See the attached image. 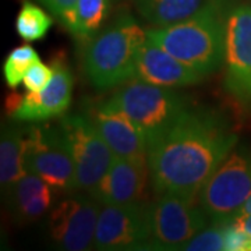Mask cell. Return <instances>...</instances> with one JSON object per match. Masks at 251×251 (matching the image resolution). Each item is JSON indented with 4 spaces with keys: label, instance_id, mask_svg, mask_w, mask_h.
<instances>
[{
    "label": "cell",
    "instance_id": "cell-9",
    "mask_svg": "<svg viewBox=\"0 0 251 251\" xmlns=\"http://www.w3.org/2000/svg\"><path fill=\"white\" fill-rule=\"evenodd\" d=\"M102 204L91 193L74 191L60 200L48 216V233L62 250L85 251L95 246Z\"/></svg>",
    "mask_w": 251,
    "mask_h": 251
},
{
    "label": "cell",
    "instance_id": "cell-22",
    "mask_svg": "<svg viewBox=\"0 0 251 251\" xmlns=\"http://www.w3.org/2000/svg\"><path fill=\"white\" fill-rule=\"evenodd\" d=\"M225 224L226 222H212L191 240H188L181 250L225 251Z\"/></svg>",
    "mask_w": 251,
    "mask_h": 251
},
{
    "label": "cell",
    "instance_id": "cell-18",
    "mask_svg": "<svg viewBox=\"0 0 251 251\" xmlns=\"http://www.w3.org/2000/svg\"><path fill=\"white\" fill-rule=\"evenodd\" d=\"M211 0H137V10L155 27H165L194 16Z\"/></svg>",
    "mask_w": 251,
    "mask_h": 251
},
{
    "label": "cell",
    "instance_id": "cell-23",
    "mask_svg": "<svg viewBox=\"0 0 251 251\" xmlns=\"http://www.w3.org/2000/svg\"><path fill=\"white\" fill-rule=\"evenodd\" d=\"M225 251H251V233L233 219L225 224Z\"/></svg>",
    "mask_w": 251,
    "mask_h": 251
},
{
    "label": "cell",
    "instance_id": "cell-19",
    "mask_svg": "<svg viewBox=\"0 0 251 251\" xmlns=\"http://www.w3.org/2000/svg\"><path fill=\"white\" fill-rule=\"evenodd\" d=\"M109 11V0H77L63 24L78 38L94 36L103 24Z\"/></svg>",
    "mask_w": 251,
    "mask_h": 251
},
{
    "label": "cell",
    "instance_id": "cell-10",
    "mask_svg": "<svg viewBox=\"0 0 251 251\" xmlns=\"http://www.w3.org/2000/svg\"><path fill=\"white\" fill-rule=\"evenodd\" d=\"M150 243L148 206L141 202L102 205L95 232L98 250H145Z\"/></svg>",
    "mask_w": 251,
    "mask_h": 251
},
{
    "label": "cell",
    "instance_id": "cell-7",
    "mask_svg": "<svg viewBox=\"0 0 251 251\" xmlns=\"http://www.w3.org/2000/svg\"><path fill=\"white\" fill-rule=\"evenodd\" d=\"M24 166L57 193L75 191V165L59 126H34L27 131Z\"/></svg>",
    "mask_w": 251,
    "mask_h": 251
},
{
    "label": "cell",
    "instance_id": "cell-6",
    "mask_svg": "<svg viewBox=\"0 0 251 251\" xmlns=\"http://www.w3.org/2000/svg\"><path fill=\"white\" fill-rule=\"evenodd\" d=\"M251 194V156L232 151L206 180L198 202L212 222H227L239 215Z\"/></svg>",
    "mask_w": 251,
    "mask_h": 251
},
{
    "label": "cell",
    "instance_id": "cell-21",
    "mask_svg": "<svg viewBox=\"0 0 251 251\" xmlns=\"http://www.w3.org/2000/svg\"><path fill=\"white\" fill-rule=\"evenodd\" d=\"M39 59L36 50L29 45H23L11 50L7 56L6 62L3 64V74L6 84L9 88L14 90L17 88L18 84L23 82L24 75L29 69V66Z\"/></svg>",
    "mask_w": 251,
    "mask_h": 251
},
{
    "label": "cell",
    "instance_id": "cell-17",
    "mask_svg": "<svg viewBox=\"0 0 251 251\" xmlns=\"http://www.w3.org/2000/svg\"><path fill=\"white\" fill-rule=\"evenodd\" d=\"M25 137L27 134L16 125H3L0 140V183L6 197H9L13 187L28 173L24 166Z\"/></svg>",
    "mask_w": 251,
    "mask_h": 251
},
{
    "label": "cell",
    "instance_id": "cell-11",
    "mask_svg": "<svg viewBox=\"0 0 251 251\" xmlns=\"http://www.w3.org/2000/svg\"><path fill=\"white\" fill-rule=\"evenodd\" d=\"M225 88L251 105V6L240 4L226 17Z\"/></svg>",
    "mask_w": 251,
    "mask_h": 251
},
{
    "label": "cell",
    "instance_id": "cell-16",
    "mask_svg": "<svg viewBox=\"0 0 251 251\" xmlns=\"http://www.w3.org/2000/svg\"><path fill=\"white\" fill-rule=\"evenodd\" d=\"M53 191L45 180L27 173L13 187L7 200L18 221L31 222L50 209L53 204Z\"/></svg>",
    "mask_w": 251,
    "mask_h": 251
},
{
    "label": "cell",
    "instance_id": "cell-4",
    "mask_svg": "<svg viewBox=\"0 0 251 251\" xmlns=\"http://www.w3.org/2000/svg\"><path fill=\"white\" fill-rule=\"evenodd\" d=\"M109 99L134 122L148 144L166 131L188 109L187 100L172 88L140 78L122 84Z\"/></svg>",
    "mask_w": 251,
    "mask_h": 251
},
{
    "label": "cell",
    "instance_id": "cell-13",
    "mask_svg": "<svg viewBox=\"0 0 251 251\" xmlns=\"http://www.w3.org/2000/svg\"><path fill=\"white\" fill-rule=\"evenodd\" d=\"M150 168L147 155L137 158H115L108 173L91 193L102 205L141 202L147 191Z\"/></svg>",
    "mask_w": 251,
    "mask_h": 251
},
{
    "label": "cell",
    "instance_id": "cell-26",
    "mask_svg": "<svg viewBox=\"0 0 251 251\" xmlns=\"http://www.w3.org/2000/svg\"><path fill=\"white\" fill-rule=\"evenodd\" d=\"M233 221L251 233V215H237L234 216Z\"/></svg>",
    "mask_w": 251,
    "mask_h": 251
},
{
    "label": "cell",
    "instance_id": "cell-1",
    "mask_svg": "<svg viewBox=\"0 0 251 251\" xmlns=\"http://www.w3.org/2000/svg\"><path fill=\"white\" fill-rule=\"evenodd\" d=\"M237 135L215 112L187 109L148 144L153 191L197 198L202 186L233 151Z\"/></svg>",
    "mask_w": 251,
    "mask_h": 251
},
{
    "label": "cell",
    "instance_id": "cell-24",
    "mask_svg": "<svg viewBox=\"0 0 251 251\" xmlns=\"http://www.w3.org/2000/svg\"><path fill=\"white\" fill-rule=\"evenodd\" d=\"M52 74H53V69L52 67L49 69L46 64L38 59L29 66V69L24 75L23 84L25 90L29 92H39L48 85V82L52 78Z\"/></svg>",
    "mask_w": 251,
    "mask_h": 251
},
{
    "label": "cell",
    "instance_id": "cell-5",
    "mask_svg": "<svg viewBox=\"0 0 251 251\" xmlns=\"http://www.w3.org/2000/svg\"><path fill=\"white\" fill-rule=\"evenodd\" d=\"M148 206L152 250H181L211 219L197 198L163 193Z\"/></svg>",
    "mask_w": 251,
    "mask_h": 251
},
{
    "label": "cell",
    "instance_id": "cell-8",
    "mask_svg": "<svg viewBox=\"0 0 251 251\" xmlns=\"http://www.w3.org/2000/svg\"><path fill=\"white\" fill-rule=\"evenodd\" d=\"M75 165V191L92 193L115 161V153L88 116L66 115L57 123Z\"/></svg>",
    "mask_w": 251,
    "mask_h": 251
},
{
    "label": "cell",
    "instance_id": "cell-2",
    "mask_svg": "<svg viewBox=\"0 0 251 251\" xmlns=\"http://www.w3.org/2000/svg\"><path fill=\"white\" fill-rule=\"evenodd\" d=\"M147 36L205 77L225 60L226 17L222 0H211L180 23L148 29Z\"/></svg>",
    "mask_w": 251,
    "mask_h": 251
},
{
    "label": "cell",
    "instance_id": "cell-3",
    "mask_svg": "<svg viewBox=\"0 0 251 251\" xmlns=\"http://www.w3.org/2000/svg\"><path fill=\"white\" fill-rule=\"evenodd\" d=\"M145 41L147 31L130 16L88 38L82 50V69L88 81L98 90H110L135 78L137 59Z\"/></svg>",
    "mask_w": 251,
    "mask_h": 251
},
{
    "label": "cell",
    "instance_id": "cell-15",
    "mask_svg": "<svg viewBox=\"0 0 251 251\" xmlns=\"http://www.w3.org/2000/svg\"><path fill=\"white\" fill-rule=\"evenodd\" d=\"M202 77L147 36L137 59L135 78L161 87L180 88L200 82Z\"/></svg>",
    "mask_w": 251,
    "mask_h": 251
},
{
    "label": "cell",
    "instance_id": "cell-25",
    "mask_svg": "<svg viewBox=\"0 0 251 251\" xmlns=\"http://www.w3.org/2000/svg\"><path fill=\"white\" fill-rule=\"evenodd\" d=\"M54 16L63 18L66 17L74 7L77 0H41Z\"/></svg>",
    "mask_w": 251,
    "mask_h": 251
},
{
    "label": "cell",
    "instance_id": "cell-14",
    "mask_svg": "<svg viewBox=\"0 0 251 251\" xmlns=\"http://www.w3.org/2000/svg\"><path fill=\"white\" fill-rule=\"evenodd\" d=\"M88 117L115 156L137 158L147 155L148 143L144 133L110 99L95 105Z\"/></svg>",
    "mask_w": 251,
    "mask_h": 251
},
{
    "label": "cell",
    "instance_id": "cell-27",
    "mask_svg": "<svg viewBox=\"0 0 251 251\" xmlns=\"http://www.w3.org/2000/svg\"><path fill=\"white\" fill-rule=\"evenodd\" d=\"M239 215H251V194L250 197L247 198V201L244 202V205L242 206Z\"/></svg>",
    "mask_w": 251,
    "mask_h": 251
},
{
    "label": "cell",
    "instance_id": "cell-12",
    "mask_svg": "<svg viewBox=\"0 0 251 251\" xmlns=\"http://www.w3.org/2000/svg\"><path fill=\"white\" fill-rule=\"evenodd\" d=\"M53 74L45 88L27 95L13 94L7 99V112L14 122L41 123L62 116L72 102L73 75L63 57L52 62Z\"/></svg>",
    "mask_w": 251,
    "mask_h": 251
},
{
    "label": "cell",
    "instance_id": "cell-20",
    "mask_svg": "<svg viewBox=\"0 0 251 251\" xmlns=\"http://www.w3.org/2000/svg\"><path fill=\"white\" fill-rule=\"evenodd\" d=\"M52 17L34 3L25 1L16 20V31L24 41H39L48 34L52 27Z\"/></svg>",
    "mask_w": 251,
    "mask_h": 251
}]
</instances>
